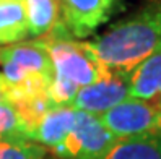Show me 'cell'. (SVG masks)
I'll use <instances>...</instances> for the list:
<instances>
[{"mask_svg": "<svg viewBox=\"0 0 161 159\" xmlns=\"http://www.w3.org/2000/svg\"><path fill=\"white\" fill-rule=\"evenodd\" d=\"M28 31L33 37L47 34L60 20L59 0H23Z\"/></svg>", "mask_w": 161, "mask_h": 159, "instance_id": "obj_11", "label": "cell"}, {"mask_svg": "<svg viewBox=\"0 0 161 159\" xmlns=\"http://www.w3.org/2000/svg\"><path fill=\"white\" fill-rule=\"evenodd\" d=\"M161 44V0H151L140 12L114 24L86 47L111 72L130 73Z\"/></svg>", "mask_w": 161, "mask_h": 159, "instance_id": "obj_1", "label": "cell"}, {"mask_svg": "<svg viewBox=\"0 0 161 159\" xmlns=\"http://www.w3.org/2000/svg\"><path fill=\"white\" fill-rule=\"evenodd\" d=\"M129 94L134 99L161 98V44L148 59L129 73Z\"/></svg>", "mask_w": 161, "mask_h": 159, "instance_id": "obj_8", "label": "cell"}, {"mask_svg": "<svg viewBox=\"0 0 161 159\" xmlns=\"http://www.w3.org/2000/svg\"><path fill=\"white\" fill-rule=\"evenodd\" d=\"M116 141L98 115L77 110L72 132L52 153L60 159H101Z\"/></svg>", "mask_w": 161, "mask_h": 159, "instance_id": "obj_4", "label": "cell"}, {"mask_svg": "<svg viewBox=\"0 0 161 159\" xmlns=\"http://www.w3.org/2000/svg\"><path fill=\"white\" fill-rule=\"evenodd\" d=\"M101 159H161V133L119 138Z\"/></svg>", "mask_w": 161, "mask_h": 159, "instance_id": "obj_9", "label": "cell"}, {"mask_svg": "<svg viewBox=\"0 0 161 159\" xmlns=\"http://www.w3.org/2000/svg\"><path fill=\"white\" fill-rule=\"evenodd\" d=\"M77 110L73 107H54L41 119L31 135V141L54 151L69 136L75 125Z\"/></svg>", "mask_w": 161, "mask_h": 159, "instance_id": "obj_7", "label": "cell"}, {"mask_svg": "<svg viewBox=\"0 0 161 159\" xmlns=\"http://www.w3.org/2000/svg\"><path fill=\"white\" fill-rule=\"evenodd\" d=\"M36 39L44 45L49 54L54 68V78L83 88L106 78L111 73L109 68L104 67L85 47V42H78L69 33L62 18L47 34Z\"/></svg>", "mask_w": 161, "mask_h": 159, "instance_id": "obj_2", "label": "cell"}, {"mask_svg": "<svg viewBox=\"0 0 161 159\" xmlns=\"http://www.w3.org/2000/svg\"><path fill=\"white\" fill-rule=\"evenodd\" d=\"M129 98V73L111 72L106 78L80 88L70 107L99 117Z\"/></svg>", "mask_w": 161, "mask_h": 159, "instance_id": "obj_6", "label": "cell"}, {"mask_svg": "<svg viewBox=\"0 0 161 159\" xmlns=\"http://www.w3.org/2000/svg\"><path fill=\"white\" fill-rule=\"evenodd\" d=\"M60 18L75 39L93 34L124 7L125 0H59Z\"/></svg>", "mask_w": 161, "mask_h": 159, "instance_id": "obj_5", "label": "cell"}, {"mask_svg": "<svg viewBox=\"0 0 161 159\" xmlns=\"http://www.w3.org/2000/svg\"><path fill=\"white\" fill-rule=\"evenodd\" d=\"M0 102H5L3 101V93H2V77H0Z\"/></svg>", "mask_w": 161, "mask_h": 159, "instance_id": "obj_14", "label": "cell"}, {"mask_svg": "<svg viewBox=\"0 0 161 159\" xmlns=\"http://www.w3.org/2000/svg\"><path fill=\"white\" fill-rule=\"evenodd\" d=\"M15 138L26 140L20 119L7 102H0V140H15Z\"/></svg>", "mask_w": 161, "mask_h": 159, "instance_id": "obj_13", "label": "cell"}, {"mask_svg": "<svg viewBox=\"0 0 161 159\" xmlns=\"http://www.w3.org/2000/svg\"><path fill=\"white\" fill-rule=\"evenodd\" d=\"M30 37L23 0H0V47Z\"/></svg>", "mask_w": 161, "mask_h": 159, "instance_id": "obj_10", "label": "cell"}, {"mask_svg": "<svg viewBox=\"0 0 161 159\" xmlns=\"http://www.w3.org/2000/svg\"><path fill=\"white\" fill-rule=\"evenodd\" d=\"M46 148L30 140H0V159H42Z\"/></svg>", "mask_w": 161, "mask_h": 159, "instance_id": "obj_12", "label": "cell"}, {"mask_svg": "<svg viewBox=\"0 0 161 159\" xmlns=\"http://www.w3.org/2000/svg\"><path fill=\"white\" fill-rule=\"evenodd\" d=\"M103 125L119 138L161 133V98L134 99L129 98L99 115Z\"/></svg>", "mask_w": 161, "mask_h": 159, "instance_id": "obj_3", "label": "cell"}]
</instances>
